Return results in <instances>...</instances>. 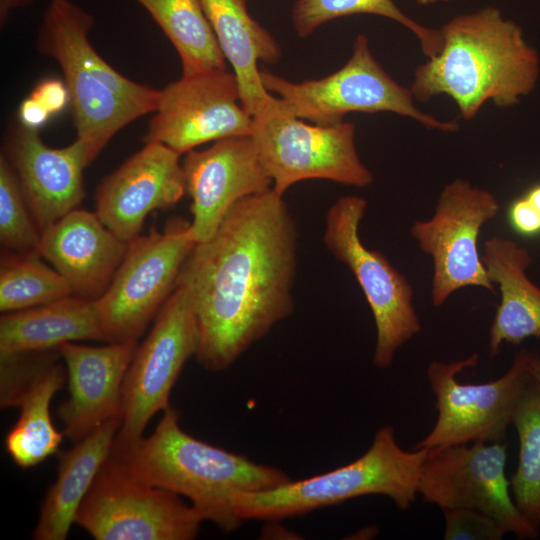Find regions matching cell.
<instances>
[{
    "label": "cell",
    "instance_id": "6da1fadb",
    "mask_svg": "<svg viewBox=\"0 0 540 540\" xmlns=\"http://www.w3.org/2000/svg\"><path fill=\"white\" fill-rule=\"evenodd\" d=\"M298 231L272 188L239 200L214 235L196 243L176 284L199 327L195 355L206 370L229 368L295 310Z\"/></svg>",
    "mask_w": 540,
    "mask_h": 540
},
{
    "label": "cell",
    "instance_id": "7a4b0ae2",
    "mask_svg": "<svg viewBox=\"0 0 540 540\" xmlns=\"http://www.w3.org/2000/svg\"><path fill=\"white\" fill-rule=\"evenodd\" d=\"M442 45L416 67L411 91L426 102L446 95L465 120L483 105L499 108L518 104L535 89L540 75L538 52L522 28L495 7L460 14L441 28Z\"/></svg>",
    "mask_w": 540,
    "mask_h": 540
},
{
    "label": "cell",
    "instance_id": "3957f363",
    "mask_svg": "<svg viewBox=\"0 0 540 540\" xmlns=\"http://www.w3.org/2000/svg\"><path fill=\"white\" fill-rule=\"evenodd\" d=\"M111 455L139 479L188 499L204 521L224 532L243 522L233 505L238 494L274 489L291 480L277 467L191 436L171 405L151 435Z\"/></svg>",
    "mask_w": 540,
    "mask_h": 540
},
{
    "label": "cell",
    "instance_id": "277c9868",
    "mask_svg": "<svg viewBox=\"0 0 540 540\" xmlns=\"http://www.w3.org/2000/svg\"><path fill=\"white\" fill-rule=\"evenodd\" d=\"M93 16L70 0H50L37 48L59 65L72 105L76 138L90 164L122 128L153 113L160 90L116 71L94 49Z\"/></svg>",
    "mask_w": 540,
    "mask_h": 540
},
{
    "label": "cell",
    "instance_id": "5b68a950",
    "mask_svg": "<svg viewBox=\"0 0 540 540\" xmlns=\"http://www.w3.org/2000/svg\"><path fill=\"white\" fill-rule=\"evenodd\" d=\"M428 448L406 451L394 428L378 429L368 450L356 460L323 474L290 480L274 489L238 494L233 505L242 520L278 521L367 495L390 498L407 510L418 494L421 469Z\"/></svg>",
    "mask_w": 540,
    "mask_h": 540
},
{
    "label": "cell",
    "instance_id": "8992f818",
    "mask_svg": "<svg viewBox=\"0 0 540 540\" xmlns=\"http://www.w3.org/2000/svg\"><path fill=\"white\" fill-rule=\"evenodd\" d=\"M263 86L278 95L279 113L319 125L343 122L350 112H390L441 132H457L456 120H441L415 105L410 88L395 81L373 56L366 35L356 36L348 61L321 78L291 82L261 69Z\"/></svg>",
    "mask_w": 540,
    "mask_h": 540
},
{
    "label": "cell",
    "instance_id": "52a82bcc",
    "mask_svg": "<svg viewBox=\"0 0 540 540\" xmlns=\"http://www.w3.org/2000/svg\"><path fill=\"white\" fill-rule=\"evenodd\" d=\"M367 201L358 195L338 198L327 210L323 232L326 249L346 265L371 309L376 343L373 364L388 368L396 352L421 330L413 306V288L378 250L368 249L359 235Z\"/></svg>",
    "mask_w": 540,
    "mask_h": 540
},
{
    "label": "cell",
    "instance_id": "ba28073f",
    "mask_svg": "<svg viewBox=\"0 0 540 540\" xmlns=\"http://www.w3.org/2000/svg\"><path fill=\"white\" fill-rule=\"evenodd\" d=\"M196 245L190 221L171 218L160 231L128 242V249L96 307L106 342L137 341L175 288Z\"/></svg>",
    "mask_w": 540,
    "mask_h": 540
},
{
    "label": "cell",
    "instance_id": "9c48e42d",
    "mask_svg": "<svg viewBox=\"0 0 540 540\" xmlns=\"http://www.w3.org/2000/svg\"><path fill=\"white\" fill-rule=\"evenodd\" d=\"M203 521L181 496L139 479L112 455L75 517L96 540H192Z\"/></svg>",
    "mask_w": 540,
    "mask_h": 540
},
{
    "label": "cell",
    "instance_id": "30bf717a",
    "mask_svg": "<svg viewBox=\"0 0 540 540\" xmlns=\"http://www.w3.org/2000/svg\"><path fill=\"white\" fill-rule=\"evenodd\" d=\"M198 346L199 327L192 303L185 289L176 284L126 371L121 425L111 453L136 444L152 417L170 406L173 386Z\"/></svg>",
    "mask_w": 540,
    "mask_h": 540
},
{
    "label": "cell",
    "instance_id": "8fae6325",
    "mask_svg": "<svg viewBox=\"0 0 540 540\" xmlns=\"http://www.w3.org/2000/svg\"><path fill=\"white\" fill-rule=\"evenodd\" d=\"M258 157L279 195L310 179L366 187L372 172L361 161L355 145V125L306 123L272 112L253 118L250 134Z\"/></svg>",
    "mask_w": 540,
    "mask_h": 540
},
{
    "label": "cell",
    "instance_id": "7c38bea8",
    "mask_svg": "<svg viewBox=\"0 0 540 540\" xmlns=\"http://www.w3.org/2000/svg\"><path fill=\"white\" fill-rule=\"evenodd\" d=\"M528 350L521 349L508 371L486 383H461L458 373L475 367L479 356L450 363L433 361L427 369L438 411L434 427L415 448H442L469 442H502L516 405L532 379Z\"/></svg>",
    "mask_w": 540,
    "mask_h": 540
},
{
    "label": "cell",
    "instance_id": "4fadbf2b",
    "mask_svg": "<svg viewBox=\"0 0 540 540\" xmlns=\"http://www.w3.org/2000/svg\"><path fill=\"white\" fill-rule=\"evenodd\" d=\"M499 209L490 191L456 178L441 190L433 216L412 223V237L433 261V306H442L454 292L468 286L495 292L479 255L478 239L483 225Z\"/></svg>",
    "mask_w": 540,
    "mask_h": 540
},
{
    "label": "cell",
    "instance_id": "5bb4252c",
    "mask_svg": "<svg viewBox=\"0 0 540 540\" xmlns=\"http://www.w3.org/2000/svg\"><path fill=\"white\" fill-rule=\"evenodd\" d=\"M503 442H473L428 448L418 494L443 510L471 508L496 519L507 533L535 539L537 531L521 514L511 496Z\"/></svg>",
    "mask_w": 540,
    "mask_h": 540
},
{
    "label": "cell",
    "instance_id": "9a60e30c",
    "mask_svg": "<svg viewBox=\"0 0 540 540\" xmlns=\"http://www.w3.org/2000/svg\"><path fill=\"white\" fill-rule=\"evenodd\" d=\"M144 142L180 153L217 140L248 136L253 117L244 109L233 72L213 70L181 76L160 90Z\"/></svg>",
    "mask_w": 540,
    "mask_h": 540
},
{
    "label": "cell",
    "instance_id": "2e32d148",
    "mask_svg": "<svg viewBox=\"0 0 540 540\" xmlns=\"http://www.w3.org/2000/svg\"><path fill=\"white\" fill-rule=\"evenodd\" d=\"M185 154L182 167L196 243L209 240L239 200L273 186L250 135L223 138Z\"/></svg>",
    "mask_w": 540,
    "mask_h": 540
},
{
    "label": "cell",
    "instance_id": "e0dca14e",
    "mask_svg": "<svg viewBox=\"0 0 540 540\" xmlns=\"http://www.w3.org/2000/svg\"><path fill=\"white\" fill-rule=\"evenodd\" d=\"M181 154L147 142L108 175L96 192V213L120 239L130 242L148 214L175 205L185 194Z\"/></svg>",
    "mask_w": 540,
    "mask_h": 540
},
{
    "label": "cell",
    "instance_id": "ac0fdd59",
    "mask_svg": "<svg viewBox=\"0 0 540 540\" xmlns=\"http://www.w3.org/2000/svg\"><path fill=\"white\" fill-rule=\"evenodd\" d=\"M137 341L58 347L68 380V398L58 407L63 433L76 443L106 422L122 416L123 381Z\"/></svg>",
    "mask_w": 540,
    "mask_h": 540
},
{
    "label": "cell",
    "instance_id": "d6986e66",
    "mask_svg": "<svg viewBox=\"0 0 540 540\" xmlns=\"http://www.w3.org/2000/svg\"><path fill=\"white\" fill-rule=\"evenodd\" d=\"M10 164L40 231L44 232L84 198L83 170L89 165L84 144L75 139L63 148H52L38 129L20 122L10 133Z\"/></svg>",
    "mask_w": 540,
    "mask_h": 540
},
{
    "label": "cell",
    "instance_id": "ffe728a7",
    "mask_svg": "<svg viewBox=\"0 0 540 540\" xmlns=\"http://www.w3.org/2000/svg\"><path fill=\"white\" fill-rule=\"evenodd\" d=\"M128 249L97 213L75 209L41 233L37 253L70 285L73 295L97 300Z\"/></svg>",
    "mask_w": 540,
    "mask_h": 540
},
{
    "label": "cell",
    "instance_id": "44dd1931",
    "mask_svg": "<svg viewBox=\"0 0 540 540\" xmlns=\"http://www.w3.org/2000/svg\"><path fill=\"white\" fill-rule=\"evenodd\" d=\"M49 352V351H46ZM29 355L21 365L7 392L1 398L3 408L18 407V420L5 438L12 461L20 468L34 467L55 454L64 433L51 419L50 403L66 379L65 371L52 354Z\"/></svg>",
    "mask_w": 540,
    "mask_h": 540
},
{
    "label": "cell",
    "instance_id": "7402d4cb",
    "mask_svg": "<svg viewBox=\"0 0 540 540\" xmlns=\"http://www.w3.org/2000/svg\"><path fill=\"white\" fill-rule=\"evenodd\" d=\"M225 59L236 77L244 109L254 118L276 112L280 100L263 86L258 62L274 64L282 51L249 13L246 0H200Z\"/></svg>",
    "mask_w": 540,
    "mask_h": 540
},
{
    "label": "cell",
    "instance_id": "603a6c76",
    "mask_svg": "<svg viewBox=\"0 0 540 540\" xmlns=\"http://www.w3.org/2000/svg\"><path fill=\"white\" fill-rule=\"evenodd\" d=\"M481 259L501 297L490 327V355H497L503 343L518 345L530 337L540 338V288L526 274L532 262L528 250L514 240L493 236L484 241Z\"/></svg>",
    "mask_w": 540,
    "mask_h": 540
},
{
    "label": "cell",
    "instance_id": "cb8c5ba5",
    "mask_svg": "<svg viewBox=\"0 0 540 540\" xmlns=\"http://www.w3.org/2000/svg\"><path fill=\"white\" fill-rule=\"evenodd\" d=\"M120 425L121 418H114L59 453L57 478L41 504L34 539L67 538L80 505L111 455Z\"/></svg>",
    "mask_w": 540,
    "mask_h": 540
},
{
    "label": "cell",
    "instance_id": "d4e9b609",
    "mask_svg": "<svg viewBox=\"0 0 540 540\" xmlns=\"http://www.w3.org/2000/svg\"><path fill=\"white\" fill-rule=\"evenodd\" d=\"M78 340L106 342L95 300L70 295L0 319L1 357L58 350Z\"/></svg>",
    "mask_w": 540,
    "mask_h": 540
},
{
    "label": "cell",
    "instance_id": "484cf974",
    "mask_svg": "<svg viewBox=\"0 0 540 540\" xmlns=\"http://www.w3.org/2000/svg\"><path fill=\"white\" fill-rule=\"evenodd\" d=\"M134 1L150 14L174 46L181 76L226 69V59L200 0Z\"/></svg>",
    "mask_w": 540,
    "mask_h": 540
},
{
    "label": "cell",
    "instance_id": "4316f807",
    "mask_svg": "<svg viewBox=\"0 0 540 540\" xmlns=\"http://www.w3.org/2000/svg\"><path fill=\"white\" fill-rule=\"evenodd\" d=\"M519 438V460L510 478L513 500L524 518L540 529V384L533 378L512 418Z\"/></svg>",
    "mask_w": 540,
    "mask_h": 540
},
{
    "label": "cell",
    "instance_id": "83f0119b",
    "mask_svg": "<svg viewBox=\"0 0 540 540\" xmlns=\"http://www.w3.org/2000/svg\"><path fill=\"white\" fill-rule=\"evenodd\" d=\"M372 14L391 19L402 25L419 41L427 58L434 57L442 45L440 29L429 28L406 15L394 0H297L291 11L296 34L310 36L321 25L339 17Z\"/></svg>",
    "mask_w": 540,
    "mask_h": 540
},
{
    "label": "cell",
    "instance_id": "f1b7e54d",
    "mask_svg": "<svg viewBox=\"0 0 540 540\" xmlns=\"http://www.w3.org/2000/svg\"><path fill=\"white\" fill-rule=\"evenodd\" d=\"M5 255L0 267V310L19 311L73 295L63 276L37 252Z\"/></svg>",
    "mask_w": 540,
    "mask_h": 540
},
{
    "label": "cell",
    "instance_id": "f546056e",
    "mask_svg": "<svg viewBox=\"0 0 540 540\" xmlns=\"http://www.w3.org/2000/svg\"><path fill=\"white\" fill-rule=\"evenodd\" d=\"M41 233L8 159L0 158V241L15 253L37 252Z\"/></svg>",
    "mask_w": 540,
    "mask_h": 540
},
{
    "label": "cell",
    "instance_id": "4dcf8cb0",
    "mask_svg": "<svg viewBox=\"0 0 540 540\" xmlns=\"http://www.w3.org/2000/svg\"><path fill=\"white\" fill-rule=\"evenodd\" d=\"M445 540H500L507 533L493 517L476 509L443 510Z\"/></svg>",
    "mask_w": 540,
    "mask_h": 540
},
{
    "label": "cell",
    "instance_id": "1f68e13d",
    "mask_svg": "<svg viewBox=\"0 0 540 540\" xmlns=\"http://www.w3.org/2000/svg\"><path fill=\"white\" fill-rule=\"evenodd\" d=\"M508 219L512 228L521 235L532 236L540 232V184L511 203Z\"/></svg>",
    "mask_w": 540,
    "mask_h": 540
},
{
    "label": "cell",
    "instance_id": "d6a6232c",
    "mask_svg": "<svg viewBox=\"0 0 540 540\" xmlns=\"http://www.w3.org/2000/svg\"><path fill=\"white\" fill-rule=\"evenodd\" d=\"M31 96L44 106L50 114L61 111L70 101L65 83L56 79H48L38 84Z\"/></svg>",
    "mask_w": 540,
    "mask_h": 540
},
{
    "label": "cell",
    "instance_id": "836d02e7",
    "mask_svg": "<svg viewBox=\"0 0 540 540\" xmlns=\"http://www.w3.org/2000/svg\"><path fill=\"white\" fill-rule=\"evenodd\" d=\"M50 112L31 95L19 107V122L27 127L38 129L46 123Z\"/></svg>",
    "mask_w": 540,
    "mask_h": 540
},
{
    "label": "cell",
    "instance_id": "e575fe53",
    "mask_svg": "<svg viewBox=\"0 0 540 540\" xmlns=\"http://www.w3.org/2000/svg\"><path fill=\"white\" fill-rule=\"evenodd\" d=\"M33 1L35 0H0V21L3 23L13 9Z\"/></svg>",
    "mask_w": 540,
    "mask_h": 540
},
{
    "label": "cell",
    "instance_id": "d590c367",
    "mask_svg": "<svg viewBox=\"0 0 540 540\" xmlns=\"http://www.w3.org/2000/svg\"><path fill=\"white\" fill-rule=\"evenodd\" d=\"M527 364L532 378L540 384V355L528 350Z\"/></svg>",
    "mask_w": 540,
    "mask_h": 540
},
{
    "label": "cell",
    "instance_id": "8d00e7d4",
    "mask_svg": "<svg viewBox=\"0 0 540 540\" xmlns=\"http://www.w3.org/2000/svg\"><path fill=\"white\" fill-rule=\"evenodd\" d=\"M449 0H416V2L419 5L427 6V5H433L438 2H448Z\"/></svg>",
    "mask_w": 540,
    "mask_h": 540
}]
</instances>
